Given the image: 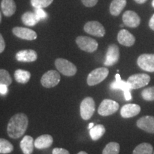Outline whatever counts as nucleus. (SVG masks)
<instances>
[{
    "label": "nucleus",
    "mask_w": 154,
    "mask_h": 154,
    "mask_svg": "<svg viewBox=\"0 0 154 154\" xmlns=\"http://www.w3.org/2000/svg\"><path fill=\"white\" fill-rule=\"evenodd\" d=\"M29 120L27 116L19 113L13 116L7 125V134L11 138L17 139L22 136L27 129Z\"/></svg>",
    "instance_id": "f257e3e1"
},
{
    "label": "nucleus",
    "mask_w": 154,
    "mask_h": 154,
    "mask_svg": "<svg viewBox=\"0 0 154 154\" xmlns=\"http://www.w3.org/2000/svg\"><path fill=\"white\" fill-rule=\"evenodd\" d=\"M55 66L61 74L66 76H72L76 74L77 68L74 63L62 58H59L55 61Z\"/></svg>",
    "instance_id": "f03ea898"
},
{
    "label": "nucleus",
    "mask_w": 154,
    "mask_h": 154,
    "mask_svg": "<svg viewBox=\"0 0 154 154\" xmlns=\"http://www.w3.org/2000/svg\"><path fill=\"white\" fill-rule=\"evenodd\" d=\"M96 110V104L91 97H86L80 104L81 117L84 120L87 121L91 118Z\"/></svg>",
    "instance_id": "7ed1b4c3"
},
{
    "label": "nucleus",
    "mask_w": 154,
    "mask_h": 154,
    "mask_svg": "<svg viewBox=\"0 0 154 154\" xmlns=\"http://www.w3.org/2000/svg\"><path fill=\"white\" fill-rule=\"evenodd\" d=\"M109 71L105 67L97 68L90 73L87 77V84L88 86H93L103 82L109 75Z\"/></svg>",
    "instance_id": "20e7f679"
},
{
    "label": "nucleus",
    "mask_w": 154,
    "mask_h": 154,
    "mask_svg": "<svg viewBox=\"0 0 154 154\" xmlns=\"http://www.w3.org/2000/svg\"><path fill=\"white\" fill-rule=\"evenodd\" d=\"M151 77L146 74H136L131 75L126 81L131 89H138L144 87L149 84Z\"/></svg>",
    "instance_id": "39448f33"
},
{
    "label": "nucleus",
    "mask_w": 154,
    "mask_h": 154,
    "mask_svg": "<svg viewBox=\"0 0 154 154\" xmlns=\"http://www.w3.org/2000/svg\"><path fill=\"white\" fill-rule=\"evenodd\" d=\"M76 43L83 51L88 53H93L98 49V42L95 39L88 36H79L76 38Z\"/></svg>",
    "instance_id": "423d86ee"
},
{
    "label": "nucleus",
    "mask_w": 154,
    "mask_h": 154,
    "mask_svg": "<svg viewBox=\"0 0 154 154\" xmlns=\"http://www.w3.org/2000/svg\"><path fill=\"white\" fill-rule=\"evenodd\" d=\"M119 109V104L111 99H104L102 101L98 109V113L102 116H108L116 112Z\"/></svg>",
    "instance_id": "0eeeda50"
},
{
    "label": "nucleus",
    "mask_w": 154,
    "mask_h": 154,
    "mask_svg": "<svg viewBox=\"0 0 154 154\" xmlns=\"http://www.w3.org/2000/svg\"><path fill=\"white\" fill-rule=\"evenodd\" d=\"M60 80L61 76L59 72L55 70H49L42 76L41 84L45 88H52L57 86Z\"/></svg>",
    "instance_id": "6e6552de"
},
{
    "label": "nucleus",
    "mask_w": 154,
    "mask_h": 154,
    "mask_svg": "<svg viewBox=\"0 0 154 154\" xmlns=\"http://www.w3.org/2000/svg\"><path fill=\"white\" fill-rule=\"evenodd\" d=\"M138 66L142 70L149 72H154V54H143L137 59Z\"/></svg>",
    "instance_id": "1a4fd4ad"
},
{
    "label": "nucleus",
    "mask_w": 154,
    "mask_h": 154,
    "mask_svg": "<svg viewBox=\"0 0 154 154\" xmlns=\"http://www.w3.org/2000/svg\"><path fill=\"white\" fill-rule=\"evenodd\" d=\"M119 57H120V51L119 47L116 44H111L108 47L104 65L106 66H113L118 62Z\"/></svg>",
    "instance_id": "9d476101"
},
{
    "label": "nucleus",
    "mask_w": 154,
    "mask_h": 154,
    "mask_svg": "<svg viewBox=\"0 0 154 154\" xmlns=\"http://www.w3.org/2000/svg\"><path fill=\"white\" fill-rule=\"evenodd\" d=\"M84 29L87 34L97 37H103L106 33V30L103 25L96 21H91L86 23L84 25Z\"/></svg>",
    "instance_id": "9b49d317"
},
{
    "label": "nucleus",
    "mask_w": 154,
    "mask_h": 154,
    "mask_svg": "<svg viewBox=\"0 0 154 154\" xmlns=\"http://www.w3.org/2000/svg\"><path fill=\"white\" fill-rule=\"evenodd\" d=\"M111 89H121L124 92V96L126 101H129L132 99L131 94V88L128 86V83L125 81H123L121 79L120 75L117 74L116 75V81L111 84Z\"/></svg>",
    "instance_id": "f8f14e48"
},
{
    "label": "nucleus",
    "mask_w": 154,
    "mask_h": 154,
    "mask_svg": "<svg viewBox=\"0 0 154 154\" xmlns=\"http://www.w3.org/2000/svg\"><path fill=\"white\" fill-rule=\"evenodd\" d=\"M124 25L131 28H136L139 26L140 18L134 11H126L122 17Z\"/></svg>",
    "instance_id": "ddd939ff"
},
{
    "label": "nucleus",
    "mask_w": 154,
    "mask_h": 154,
    "mask_svg": "<svg viewBox=\"0 0 154 154\" xmlns=\"http://www.w3.org/2000/svg\"><path fill=\"white\" fill-rule=\"evenodd\" d=\"M136 126L144 131L154 134V116H144L136 121Z\"/></svg>",
    "instance_id": "4468645a"
},
{
    "label": "nucleus",
    "mask_w": 154,
    "mask_h": 154,
    "mask_svg": "<svg viewBox=\"0 0 154 154\" xmlns=\"http://www.w3.org/2000/svg\"><path fill=\"white\" fill-rule=\"evenodd\" d=\"M12 32L17 37L22 38V39L28 40V41L35 40L37 38V34L36 32L28 28L17 26V27L12 29Z\"/></svg>",
    "instance_id": "2eb2a0df"
},
{
    "label": "nucleus",
    "mask_w": 154,
    "mask_h": 154,
    "mask_svg": "<svg viewBox=\"0 0 154 154\" xmlns=\"http://www.w3.org/2000/svg\"><path fill=\"white\" fill-rule=\"evenodd\" d=\"M16 59L20 62H33L37 59V53L34 50H21L16 54Z\"/></svg>",
    "instance_id": "dca6fc26"
},
{
    "label": "nucleus",
    "mask_w": 154,
    "mask_h": 154,
    "mask_svg": "<svg viewBox=\"0 0 154 154\" xmlns=\"http://www.w3.org/2000/svg\"><path fill=\"white\" fill-rule=\"evenodd\" d=\"M140 112V106L136 103L125 104L121 109V116L124 119H129L137 116Z\"/></svg>",
    "instance_id": "f3484780"
},
{
    "label": "nucleus",
    "mask_w": 154,
    "mask_h": 154,
    "mask_svg": "<svg viewBox=\"0 0 154 154\" xmlns=\"http://www.w3.org/2000/svg\"><path fill=\"white\" fill-rule=\"evenodd\" d=\"M117 39L119 44L128 47L134 45L136 42L135 36L126 29H121L119 31L118 36H117Z\"/></svg>",
    "instance_id": "a211bd4d"
},
{
    "label": "nucleus",
    "mask_w": 154,
    "mask_h": 154,
    "mask_svg": "<svg viewBox=\"0 0 154 154\" xmlns=\"http://www.w3.org/2000/svg\"><path fill=\"white\" fill-rule=\"evenodd\" d=\"M54 141L53 137L51 135L44 134L38 136L36 139L34 140V146L37 149H45L49 148L52 145Z\"/></svg>",
    "instance_id": "6ab92c4d"
},
{
    "label": "nucleus",
    "mask_w": 154,
    "mask_h": 154,
    "mask_svg": "<svg viewBox=\"0 0 154 154\" xmlns=\"http://www.w3.org/2000/svg\"><path fill=\"white\" fill-rule=\"evenodd\" d=\"M1 8L4 15L9 17L14 14L17 7L14 0H2Z\"/></svg>",
    "instance_id": "aec40b11"
},
{
    "label": "nucleus",
    "mask_w": 154,
    "mask_h": 154,
    "mask_svg": "<svg viewBox=\"0 0 154 154\" xmlns=\"http://www.w3.org/2000/svg\"><path fill=\"white\" fill-rule=\"evenodd\" d=\"M34 139L30 136H25L20 142V148L24 154H32L34 151Z\"/></svg>",
    "instance_id": "412c9836"
},
{
    "label": "nucleus",
    "mask_w": 154,
    "mask_h": 154,
    "mask_svg": "<svg viewBox=\"0 0 154 154\" xmlns=\"http://www.w3.org/2000/svg\"><path fill=\"white\" fill-rule=\"evenodd\" d=\"M126 5V0H113L110 5V13L113 16H119Z\"/></svg>",
    "instance_id": "4be33fe9"
},
{
    "label": "nucleus",
    "mask_w": 154,
    "mask_h": 154,
    "mask_svg": "<svg viewBox=\"0 0 154 154\" xmlns=\"http://www.w3.org/2000/svg\"><path fill=\"white\" fill-rule=\"evenodd\" d=\"M31 78V73L23 69H17L14 72V79L19 84H26Z\"/></svg>",
    "instance_id": "5701e85b"
},
{
    "label": "nucleus",
    "mask_w": 154,
    "mask_h": 154,
    "mask_svg": "<svg viewBox=\"0 0 154 154\" xmlns=\"http://www.w3.org/2000/svg\"><path fill=\"white\" fill-rule=\"evenodd\" d=\"M105 132L106 128L102 124H97L90 129L89 134L92 140H97L103 136Z\"/></svg>",
    "instance_id": "b1692460"
},
{
    "label": "nucleus",
    "mask_w": 154,
    "mask_h": 154,
    "mask_svg": "<svg viewBox=\"0 0 154 154\" xmlns=\"http://www.w3.org/2000/svg\"><path fill=\"white\" fill-rule=\"evenodd\" d=\"M22 20L24 24L29 26H33L39 22L35 13L31 12V11H27V12L24 13L22 17Z\"/></svg>",
    "instance_id": "393cba45"
},
{
    "label": "nucleus",
    "mask_w": 154,
    "mask_h": 154,
    "mask_svg": "<svg viewBox=\"0 0 154 154\" xmlns=\"http://www.w3.org/2000/svg\"><path fill=\"white\" fill-rule=\"evenodd\" d=\"M153 149L151 144L142 143L135 148L133 154H153Z\"/></svg>",
    "instance_id": "a878e982"
},
{
    "label": "nucleus",
    "mask_w": 154,
    "mask_h": 154,
    "mask_svg": "<svg viewBox=\"0 0 154 154\" xmlns=\"http://www.w3.org/2000/svg\"><path fill=\"white\" fill-rule=\"evenodd\" d=\"M120 145L116 142H110L105 146L102 154H119Z\"/></svg>",
    "instance_id": "bb28decb"
},
{
    "label": "nucleus",
    "mask_w": 154,
    "mask_h": 154,
    "mask_svg": "<svg viewBox=\"0 0 154 154\" xmlns=\"http://www.w3.org/2000/svg\"><path fill=\"white\" fill-rule=\"evenodd\" d=\"M14 150V146L9 140L0 138V154L10 153Z\"/></svg>",
    "instance_id": "cd10ccee"
},
{
    "label": "nucleus",
    "mask_w": 154,
    "mask_h": 154,
    "mask_svg": "<svg viewBox=\"0 0 154 154\" xmlns=\"http://www.w3.org/2000/svg\"><path fill=\"white\" fill-rule=\"evenodd\" d=\"M12 83V79L9 74V73L5 69H0V85L5 84V85L9 86Z\"/></svg>",
    "instance_id": "c85d7f7f"
},
{
    "label": "nucleus",
    "mask_w": 154,
    "mask_h": 154,
    "mask_svg": "<svg viewBox=\"0 0 154 154\" xmlns=\"http://www.w3.org/2000/svg\"><path fill=\"white\" fill-rule=\"evenodd\" d=\"M140 95H141L142 98H143L145 101H154V86L143 88V89L142 90Z\"/></svg>",
    "instance_id": "c756f323"
},
{
    "label": "nucleus",
    "mask_w": 154,
    "mask_h": 154,
    "mask_svg": "<svg viewBox=\"0 0 154 154\" xmlns=\"http://www.w3.org/2000/svg\"><path fill=\"white\" fill-rule=\"evenodd\" d=\"M53 0H31V4L34 8H45L52 3Z\"/></svg>",
    "instance_id": "7c9ffc66"
},
{
    "label": "nucleus",
    "mask_w": 154,
    "mask_h": 154,
    "mask_svg": "<svg viewBox=\"0 0 154 154\" xmlns=\"http://www.w3.org/2000/svg\"><path fill=\"white\" fill-rule=\"evenodd\" d=\"M34 13L38 17V20H42V19H45L47 17V14L45 11L42 8H35Z\"/></svg>",
    "instance_id": "2f4dec72"
},
{
    "label": "nucleus",
    "mask_w": 154,
    "mask_h": 154,
    "mask_svg": "<svg viewBox=\"0 0 154 154\" xmlns=\"http://www.w3.org/2000/svg\"><path fill=\"white\" fill-rule=\"evenodd\" d=\"M83 5L87 7H92L98 2V0H82Z\"/></svg>",
    "instance_id": "473e14b6"
},
{
    "label": "nucleus",
    "mask_w": 154,
    "mask_h": 154,
    "mask_svg": "<svg viewBox=\"0 0 154 154\" xmlns=\"http://www.w3.org/2000/svg\"><path fill=\"white\" fill-rule=\"evenodd\" d=\"M52 154H70L67 150L61 148H55L53 149Z\"/></svg>",
    "instance_id": "72a5a7b5"
},
{
    "label": "nucleus",
    "mask_w": 154,
    "mask_h": 154,
    "mask_svg": "<svg viewBox=\"0 0 154 154\" xmlns=\"http://www.w3.org/2000/svg\"><path fill=\"white\" fill-rule=\"evenodd\" d=\"M5 42L2 35L0 34V54H2L5 49Z\"/></svg>",
    "instance_id": "f704fd0d"
},
{
    "label": "nucleus",
    "mask_w": 154,
    "mask_h": 154,
    "mask_svg": "<svg viewBox=\"0 0 154 154\" xmlns=\"http://www.w3.org/2000/svg\"><path fill=\"white\" fill-rule=\"evenodd\" d=\"M8 92V86L5 85V84H1L0 85V94L2 95H5Z\"/></svg>",
    "instance_id": "c9c22d12"
},
{
    "label": "nucleus",
    "mask_w": 154,
    "mask_h": 154,
    "mask_svg": "<svg viewBox=\"0 0 154 154\" xmlns=\"http://www.w3.org/2000/svg\"><path fill=\"white\" fill-rule=\"evenodd\" d=\"M149 27L151 28V29L154 31V14L151 17L149 20Z\"/></svg>",
    "instance_id": "e433bc0d"
},
{
    "label": "nucleus",
    "mask_w": 154,
    "mask_h": 154,
    "mask_svg": "<svg viewBox=\"0 0 154 154\" xmlns=\"http://www.w3.org/2000/svg\"><path fill=\"white\" fill-rule=\"evenodd\" d=\"M135 2H136V3H138V4H139V5H142V4H143V3H145L146 1H147V0H134Z\"/></svg>",
    "instance_id": "4c0bfd02"
},
{
    "label": "nucleus",
    "mask_w": 154,
    "mask_h": 154,
    "mask_svg": "<svg viewBox=\"0 0 154 154\" xmlns=\"http://www.w3.org/2000/svg\"><path fill=\"white\" fill-rule=\"evenodd\" d=\"M94 126V123H91V124H88V129H91V128H93V127Z\"/></svg>",
    "instance_id": "58836bf2"
},
{
    "label": "nucleus",
    "mask_w": 154,
    "mask_h": 154,
    "mask_svg": "<svg viewBox=\"0 0 154 154\" xmlns=\"http://www.w3.org/2000/svg\"><path fill=\"white\" fill-rule=\"evenodd\" d=\"M78 154H88V153L85 151H80L79 153H78Z\"/></svg>",
    "instance_id": "ea45409f"
},
{
    "label": "nucleus",
    "mask_w": 154,
    "mask_h": 154,
    "mask_svg": "<svg viewBox=\"0 0 154 154\" xmlns=\"http://www.w3.org/2000/svg\"><path fill=\"white\" fill-rule=\"evenodd\" d=\"M2 22V14H1V11H0V23Z\"/></svg>",
    "instance_id": "a19ab883"
},
{
    "label": "nucleus",
    "mask_w": 154,
    "mask_h": 154,
    "mask_svg": "<svg viewBox=\"0 0 154 154\" xmlns=\"http://www.w3.org/2000/svg\"><path fill=\"white\" fill-rule=\"evenodd\" d=\"M152 6H153L154 8V0H153V2H152Z\"/></svg>",
    "instance_id": "79ce46f5"
},
{
    "label": "nucleus",
    "mask_w": 154,
    "mask_h": 154,
    "mask_svg": "<svg viewBox=\"0 0 154 154\" xmlns=\"http://www.w3.org/2000/svg\"><path fill=\"white\" fill-rule=\"evenodd\" d=\"M153 154H154V151H153Z\"/></svg>",
    "instance_id": "37998d69"
}]
</instances>
